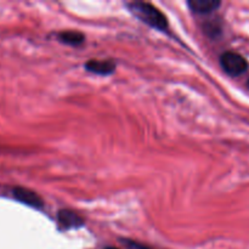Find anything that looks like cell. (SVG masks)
Instances as JSON below:
<instances>
[{"label": "cell", "mask_w": 249, "mask_h": 249, "mask_svg": "<svg viewBox=\"0 0 249 249\" xmlns=\"http://www.w3.org/2000/svg\"><path fill=\"white\" fill-rule=\"evenodd\" d=\"M124 245L128 246L130 249H153L148 247V246L141 245V243L135 242V241H129V240H124Z\"/></svg>", "instance_id": "obj_8"}, {"label": "cell", "mask_w": 249, "mask_h": 249, "mask_svg": "<svg viewBox=\"0 0 249 249\" xmlns=\"http://www.w3.org/2000/svg\"><path fill=\"white\" fill-rule=\"evenodd\" d=\"M126 6L136 18H139L147 26L158 29V31H167L168 29L169 23H168L167 17L155 5L145 1H133L126 4Z\"/></svg>", "instance_id": "obj_1"}, {"label": "cell", "mask_w": 249, "mask_h": 249, "mask_svg": "<svg viewBox=\"0 0 249 249\" xmlns=\"http://www.w3.org/2000/svg\"><path fill=\"white\" fill-rule=\"evenodd\" d=\"M220 66L230 77H240L248 71L249 63L245 56L236 51H225L220 55Z\"/></svg>", "instance_id": "obj_2"}, {"label": "cell", "mask_w": 249, "mask_h": 249, "mask_svg": "<svg viewBox=\"0 0 249 249\" xmlns=\"http://www.w3.org/2000/svg\"><path fill=\"white\" fill-rule=\"evenodd\" d=\"M12 194H14V197L17 201L26 204V206L32 207V208L41 209L44 207L43 198L36 192L26 189V187H15L12 190Z\"/></svg>", "instance_id": "obj_3"}, {"label": "cell", "mask_w": 249, "mask_h": 249, "mask_svg": "<svg viewBox=\"0 0 249 249\" xmlns=\"http://www.w3.org/2000/svg\"><path fill=\"white\" fill-rule=\"evenodd\" d=\"M88 72L99 75H109L116 71V63L112 60H89L84 65Z\"/></svg>", "instance_id": "obj_5"}, {"label": "cell", "mask_w": 249, "mask_h": 249, "mask_svg": "<svg viewBox=\"0 0 249 249\" xmlns=\"http://www.w3.org/2000/svg\"><path fill=\"white\" fill-rule=\"evenodd\" d=\"M187 5L195 14L208 15L215 11L220 6L221 2L216 0H190L187 1Z\"/></svg>", "instance_id": "obj_6"}, {"label": "cell", "mask_w": 249, "mask_h": 249, "mask_svg": "<svg viewBox=\"0 0 249 249\" xmlns=\"http://www.w3.org/2000/svg\"><path fill=\"white\" fill-rule=\"evenodd\" d=\"M105 249H119V248H116V247H106Z\"/></svg>", "instance_id": "obj_9"}, {"label": "cell", "mask_w": 249, "mask_h": 249, "mask_svg": "<svg viewBox=\"0 0 249 249\" xmlns=\"http://www.w3.org/2000/svg\"><path fill=\"white\" fill-rule=\"evenodd\" d=\"M57 39L66 45L78 46L85 41V36L79 31H62L57 34Z\"/></svg>", "instance_id": "obj_7"}, {"label": "cell", "mask_w": 249, "mask_h": 249, "mask_svg": "<svg viewBox=\"0 0 249 249\" xmlns=\"http://www.w3.org/2000/svg\"><path fill=\"white\" fill-rule=\"evenodd\" d=\"M57 223L58 226L65 230L78 229L84 225V218L71 209H61L57 213Z\"/></svg>", "instance_id": "obj_4"}, {"label": "cell", "mask_w": 249, "mask_h": 249, "mask_svg": "<svg viewBox=\"0 0 249 249\" xmlns=\"http://www.w3.org/2000/svg\"><path fill=\"white\" fill-rule=\"evenodd\" d=\"M247 87H248V89H249V79H248V82H247Z\"/></svg>", "instance_id": "obj_10"}]
</instances>
